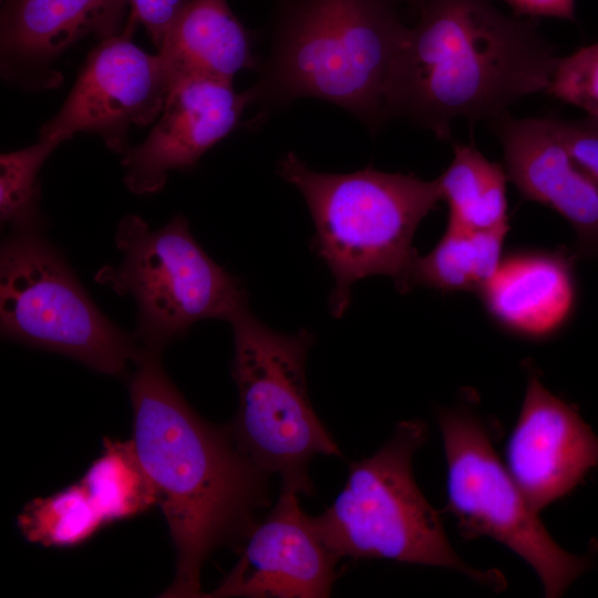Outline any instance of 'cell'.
<instances>
[{"instance_id":"obj_1","label":"cell","mask_w":598,"mask_h":598,"mask_svg":"<svg viewBox=\"0 0 598 598\" xmlns=\"http://www.w3.org/2000/svg\"><path fill=\"white\" fill-rule=\"evenodd\" d=\"M159 354L141 346L133 361L132 442L176 549L175 578L161 596L199 598L204 561L245 540L269 503L270 475L241 451L228 425H213L188 405Z\"/></svg>"},{"instance_id":"obj_2","label":"cell","mask_w":598,"mask_h":598,"mask_svg":"<svg viewBox=\"0 0 598 598\" xmlns=\"http://www.w3.org/2000/svg\"><path fill=\"white\" fill-rule=\"evenodd\" d=\"M419 14L390 74L389 120L448 140L456 120L493 122L546 92L559 56L532 21L504 14L491 0H426Z\"/></svg>"},{"instance_id":"obj_3","label":"cell","mask_w":598,"mask_h":598,"mask_svg":"<svg viewBox=\"0 0 598 598\" xmlns=\"http://www.w3.org/2000/svg\"><path fill=\"white\" fill-rule=\"evenodd\" d=\"M409 27L395 0H271L270 47L246 94L260 114L301 97L338 105L371 132Z\"/></svg>"},{"instance_id":"obj_4","label":"cell","mask_w":598,"mask_h":598,"mask_svg":"<svg viewBox=\"0 0 598 598\" xmlns=\"http://www.w3.org/2000/svg\"><path fill=\"white\" fill-rule=\"evenodd\" d=\"M277 172L300 192L310 210L312 247L333 278L329 306L336 318L348 309L352 286L368 276H389L402 292L419 255L414 234L442 200L437 179L372 166L319 173L292 152L280 158Z\"/></svg>"},{"instance_id":"obj_5","label":"cell","mask_w":598,"mask_h":598,"mask_svg":"<svg viewBox=\"0 0 598 598\" xmlns=\"http://www.w3.org/2000/svg\"><path fill=\"white\" fill-rule=\"evenodd\" d=\"M427 437L417 419L396 424L390 440L370 457L352 462L334 502L311 516L316 532L339 559H391L455 569L502 590L497 570H477L453 550L439 513L425 499L412 472V460Z\"/></svg>"},{"instance_id":"obj_6","label":"cell","mask_w":598,"mask_h":598,"mask_svg":"<svg viewBox=\"0 0 598 598\" xmlns=\"http://www.w3.org/2000/svg\"><path fill=\"white\" fill-rule=\"evenodd\" d=\"M234 333L231 374L238 410L228 425L241 451L281 488L313 494L308 474L317 455L342 456L310 402L306 360L313 336L267 327L248 303L229 319Z\"/></svg>"},{"instance_id":"obj_7","label":"cell","mask_w":598,"mask_h":598,"mask_svg":"<svg viewBox=\"0 0 598 598\" xmlns=\"http://www.w3.org/2000/svg\"><path fill=\"white\" fill-rule=\"evenodd\" d=\"M0 328L6 338L111 375L141 350L91 300L42 226L10 230L1 244Z\"/></svg>"},{"instance_id":"obj_8","label":"cell","mask_w":598,"mask_h":598,"mask_svg":"<svg viewBox=\"0 0 598 598\" xmlns=\"http://www.w3.org/2000/svg\"><path fill=\"white\" fill-rule=\"evenodd\" d=\"M115 243L121 264L102 267L94 279L134 299V336L143 348L162 352L195 322L229 321L248 303L240 282L206 254L182 215L155 230L140 216L127 215Z\"/></svg>"},{"instance_id":"obj_9","label":"cell","mask_w":598,"mask_h":598,"mask_svg":"<svg viewBox=\"0 0 598 598\" xmlns=\"http://www.w3.org/2000/svg\"><path fill=\"white\" fill-rule=\"evenodd\" d=\"M437 421L447 465V508L461 535L504 544L534 568L546 597H560L589 559L569 554L551 538L472 410H440Z\"/></svg>"},{"instance_id":"obj_10","label":"cell","mask_w":598,"mask_h":598,"mask_svg":"<svg viewBox=\"0 0 598 598\" xmlns=\"http://www.w3.org/2000/svg\"><path fill=\"white\" fill-rule=\"evenodd\" d=\"M130 21L122 34L103 39L87 56L59 112L40 131V138L62 143L91 133L116 153H125L133 126H145L161 115L172 79L157 54L134 44Z\"/></svg>"},{"instance_id":"obj_11","label":"cell","mask_w":598,"mask_h":598,"mask_svg":"<svg viewBox=\"0 0 598 598\" xmlns=\"http://www.w3.org/2000/svg\"><path fill=\"white\" fill-rule=\"evenodd\" d=\"M295 489L281 488L269 515L245 538L239 559L202 597L326 598L339 560L316 532Z\"/></svg>"},{"instance_id":"obj_12","label":"cell","mask_w":598,"mask_h":598,"mask_svg":"<svg viewBox=\"0 0 598 598\" xmlns=\"http://www.w3.org/2000/svg\"><path fill=\"white\" fill-rule=\"evenodd\" d=\"M249 106L246 91L204 76L175 79L147 137L123 153L124 183L137 195L161 190L171 171L193 167L230 134Z\"/></svg>"},{"instance_id":"obj_13","label":"cell","mask_w":598,"mask_h":598,"mask_svg":"<svg viewBox=\"0 0 598 598\" xmlns=\"http://www.w3.org/2000/svg\"><path fill=\"white\" fill-rule=\"evenodd\" d=\"M492 126L507 178L520 196L549 207L573 226L577 257H598V185L571 156L559 117L515 118L507 113Z\"/></svg>"},{"instance_id":"obj_14","label":"cell","mask_w":598,"mask_h":598,"mask_svg":"<svg viewBox=\"0 0 598 598\" xmlns=\"http://www.w3.org/2000/svg\"><path fill=\"white\" fill-rule=\"evenodd\" d=\"M506 457L508 472L539 513L598 465V437L574 406L532 373Z\"/></svg>"},{"instance_id":"obj_15","label":"cell","mask_w":598,"mask_h":598,"mask_svg":"<svg viewBox=\"0 0 598 598\" xmlns=\"http://www.w3.org/2000/svg\"><path fill=\"white\" fill-rule=\"evenodd\" d=\"M576 258L564 247L506 255L478 291L486 312L522 338L540 340L558 333L577 309Z\"/></svg>"},{"instance_id":"obj_16","label":"cell","mask_w":598,"mask_h":598,"mask_svg":"<svg viewBox=\"0 0 598 598\" xmlns=\"http://www.w3.org/2000/svg\"><path fill=\"white\" fill-rule=\"evenodd\" d=\"M128 0H6L1 14V65L7 78L45 76L49 66L82 38L103 39L118 29Z\"/></svg>"},{"instance_id":"obj_17","label":"cell","mask_w":598,"mask_h":598,"mask_svg":"<svg viewBox=\"0 0 598 598\" xmlns=\"http://www.w3.org/2000/svg\"><path fill=\"white\" fill-rule=\"evenodd\" d=\"M172 82L204 76L233 83L245 69H257L250 33L227 0H184L158 50Z\"/></svg>"},{"instance_id":"obj_18","label":"cell","mask_w":598,"mask_h":598,"mask_svg":"<svg viewBox=\"0 0 598 598\" xmlns=\"http://www.w3.org/2000/svg\"><path fill=\"white\" fill-rule=\"evenodd\" d=\"M509 229L466 230L447 226L436 246L417 255L408 272L402 292L426 287L441 292H478L495 274Z\"/></svg>"},{"instance_id":"obj_19","label":"cell","mask_w":598,"mask_h":598,"mask_svg":"<svg viewBox=\"0 0 598 598\" xmlns=\"http://www.w3.org/2000/svg\"><path fill=\"white\" fill-rule=\"evenodd\" d=\"M436 179L448 208L447 226L491 230L508 225L505 168L474 145L455 143L451 164Z\"/></svg>"},{"instance_id":"obj_20","label":"cell","mask_w":598,"mask_h":598,"mask_svg":"<svg viewBox=\"0 0 598 598\" xmlns=\"http://www.w3.org/2000/svg\"><path fill=\"white\" fill-rule=\"evenodd\" d=\"M105 524L142 514L157 504L156 489L143 468L134 444L104 439L102 454L80 481Z\"/></svg>"},{"instance_id":"obj_21","label":"cell","mask_w":598,"mask_h":598,"mask_svg":"<svg viewBox=\"0 0 598 598\" xmlns=\"http://www.w3.org/2000/svg\"><path fill=\"white\" fill-rule=\"evenodd\" d=\"M17 524L28 542L60 548L78 546L106 525L81 482L30 501Z\"/></svg>"},{"instance_id":"obj_22","label":"cell","mask_w":598,"mask_h":598,"mask_svg":"<svg viewBox=\"0 0 598 598\" xmlns=\"http://www.w3.org/2000/svg\"><path fill=\"white\" fill-rule=\"evenodd\" d=\"M59 140L40 138L0 156V220L10 230L42 226L39 174Z\"/></svg>"},{"instance_id":"obj_23","label":"cell","mask_w":598,"mask_h":598,"mask_svg":"<svg viewBox=\"0 0 598 598\" xmlns=\"http://www.w3.org/2000/svg\"><path fill=\"white\" fill-rule=\"evenodd\" d=\"M545 93L598 120V42L558 58Z\"/></svg>"},{"instance_id":"obj_24","label":"cell","mask_w":598,"mask_h":598,"mask_svg":"<svg viewBox=\"0 0 598 598\" xmlns=\"http://www.w3.org/2000/svg\"><path fill=\"white\" fill-rule=\"evenodd\" d=\"M559 127L571 156L598 185V120L559 117Z\"/></svg>"},{"instance_id":"obj_25","label":"cell","mask_w":598,"mask_h":598,"mask_svg":"<svg viewBox=\"0 0 598 598\" xmlns=\"http://www.w3.org/2000/svg\"><path fill=\"white\" fill-rule=\"evenodd\" d=\"M184 0H128L130 20L143 24L153 43L159 50Z\"/></svg>"},{"instance_id":"obj_26","label":"cell","mask_w":598,"mask_h":598,"mask_svg":"<svg viewBox=\"0 0 598 598\" xmlns=\"http://www.w3.org/2000/svg\"><path fill=\"white\" fill-rule=\"evenodd\" d=\"M518 14L575 20L576 0H504Z\"/></svg>"},{"instance_id":"obj_27","label":"cell","mask_w":598,"mask_h":598,"mask_svg":"<svg viewBox=\"0 0 598 598\" xmlns=\"http://www.w3.org/2000/svg\"><path fill=\"white\" fill-rule=\"evenodd\" d=\"M404 1H406L413 10L419 12L426 0H404Z\"/></svg>"}]
</instances>
